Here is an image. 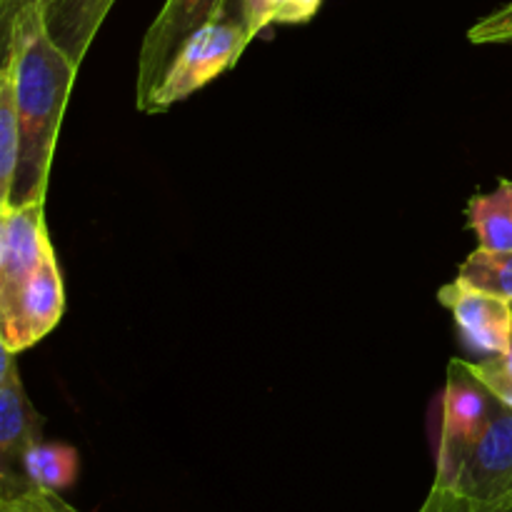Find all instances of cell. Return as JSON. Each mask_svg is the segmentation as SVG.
I'll use <instances>...</instances> for the list:
<instances>
[{"label":"cell","instance_id":"cell-1","mask_svg":"<svg viewBox=\"0 0 512 512\" xmlns=\"http://www.w3.org/2000/svg\"><path fill=\"white\" fill-rule=\"evenodd\" d=\"M0 53V63L13 68L20 120V160L10 205H25L45 200L55 143L80 65L50 38L40 5L15 20Z\"/></svg>","mask_w":512,"mask_h":512},{"label":"cell","instance_id":"cell-14","mask_svg":"<svg viewBox=\"0 0 512 512\" xmlns=\"http://www.w3.org/2000/svg\"><path fill=\"white\" fill-rule=\"evenodd\" d=\"M323 0H235L228 13L248 25L250 35L263 33L270 25H300L313 20Z\"/></svg>","mask_w":512,"mask_h":512},{"label":"cell","instance_id":"cell-18","mask_svg":"<svg viewBox=\"0 0 512 512\" xmlns=\"http://www.w3.org/2000/svg\"><path fill=\"white\" fill-rule=\"evenodd\" d=\"M470 368L503 403H508L512 408V373L505 368L503 360L488 358L483 363H470Z\"/></svg>","mask_w":512,"mask_h":512},{"label":"cell","instance_id":"cell-19","mask_svg":"<svg viewBox=\"0 0 512 512\" xmlns=\"http://www.w3.org/2000/svg\"><path fill=\"white\" fill-rule=\"evenodd\" d=\"M45 0H0V43L10 35L15 20L23 13H28L30 8H38Z\"/></svg>","mask_w":512,"mask_h":512},{"label":"cell","instance_id":"cell-2","mask_svg":"<svg viewBox=\"0 0 512 512\" xmlns=\"http://www.w3.org/2000/svg\"><path fill=\"white\" fill-rule=\"evenodd\" d=\"M438 488L460 500L465 512H512V408L495 395L478 438L455 465L435 475Z\"/></svg>","mask_w":512,"mask_h":512},{"label":"cell","instance_id":"cell-5","mask_svg":"<svg viewBox=\"0 0 512 512\" xmlns=\"http://www.w3.org/2000/svg\"><path fill=\"white\" fill-rule=\"evenodd\" d=\"M43 440V415L33 408L15 353L0 350V498L30 488L23 458Z\"/></svg>","mask_w":512,"mask_h":512},{"label":"cell","instance_id":"cell-3","mask_svg":"<svg viewBox=\"0 0 512 512\" xmlns=\"http://www.w3.org/2000/svg\"><path fill=\"white\" fill-rule=\"evenodd\" d=\"M250 40H253V35H250L248 25L238 15L230 13L220 15L218 20L200 28L198 33L185 40L180 53L170 63L168 73L163 75L160 85L140 113H165L170 105L190 98L195 90L205 88L210 80L233 70Z\"/></svg>","mask_w":512,"mask_h":512},{"label":"cell","instance_id":"cell-17","mask_svg":"<svg viewBox=\"0 0 512 512\" xmlns=\"http://www.w3.org/2000/svg\"><path fill=\"white\" fill-rule=\"evenodd\" d=\"M470 43L475 45H508L512 43V3L503 5L495 13L485 15L483 20L470 28Z\"/></svg>","mask_w":512,"mask_h":512},{"label":"cell","instance_id":"cell-20","mask_svg":"<svg viewBox=\"0 0 512 512\" xmlns=\"http://www.w3.org/2000/svg\"><path fill=\"white\" fill-rule=\"evenodd\" d=\"M418 512H465V508L460 505V500L455 498L453 493H448L445 488L433 485L428 493V498H425V503L420 505Z\"/></svg>","mask_w":512,"mask_h":512},{"label":"cell","instance_id":"cell-11","mask_svg":"<svg viewBox=\"0 0 512 512\" xmlns=\"http://www.w3.org/2000/svg\"><path fill=\"white\" fill-rule=\"evenodd\" d=\"M478 248L512 250V180L500 178L493 193H475L465 205Z\"/></svg>","mask_w":512,"mask_h":512},{"label":"cell","instance_id":"cell-12","mask_svg":"<svg viewBox=\"0 0 512 512\" xmlns=\"http://www.w3.org/2000/svg\"><path fill=\"white\" fill-rule=\"evenodd\" d=\"M20 160V120L15 103L13 68L0 63V208L13 198L15 173Z\"/></svg>","mask_w":512,"mask_h":512},{"label":"cell","instance_id":"cell-4","mask_svg":"<svg viewBox=\"0 0 512 512\" xmlns=\"http://www.w3.org/2000/svg\"><path fill=\"white\" fill-rule=\"evenodd\" d=\"M230 5L233 0H165L140 43L138 78H135L138 110H143L150 95L155 93L185 40L228 13Z\"/></svg>","mask_w":512,"mask_h":512},{"label":"cell","instance_id":"cell-16","mask_svg":"<svg viewBox=\"0 0 512 512\" xmlns=\"http://www.w3.org/2000/svg\"><path fill=\"white\" fill-rule=\"evenodd\" d=\"M0 512H83L75 505H70L55 490L38 488V485H30V488L18 490L13 495H3L0 498Z\"/></svg>","mask_w":512,"mask_h":512},{"label":"cell","instance_id":"cell-13","mask_svg":"<svg viewBox=\"0 0 512 512\" xmlns=\"http://www.w3.org/2000/svg\"><path fill=\"white\" fill-rule=\"evenodd\" d=\"M78 468V453H75V448L63 443H43L40 440L23 458L25 478L38 485V488L55 490V493H63L65 488L75 483Z\"/></svg>","mask_w":512,"mask_h":512},{"label":"cell","instance_id":"cell-7","mask_svg":"<svg viewBox=\"0 0 512 512\" xmlns=\"http://www.w3.org/2000/svg\"><path fill=\"white\" fill-rule=\"evenodd\" d=\"M495 393L473 373L468 360H450L448 385L443 395V425H440L438 470L445 473L465 453L470 443L485 428L493 410Z\"/></svg>","mask_w":512,"mask_h":512},{"label":"cell","instance_id":"cell-15","mask_svg":"<svg viewBox=\"0 0 512 512\" xmlns=\"http://www.w3.org/2000/svg\"><path fill=\"white\" fill-rule=\"evenodd\" d=\"M458 280L512 300V250H473L460 263Z\"/></svg>","mask_w":512,"mask_h":512},{"label":"cell","instance_id":"cell-8","mask_svg":"<svg viewBox=\"0 0 512 512\" xmlns=\"http://www.w3.org/2000/svg\"><path fill=\"white\" fill-rule=\"evenodd\" d=\"M65 313V288L58 258L50 245L13 313L0 318V345L10 353H23L50 335Z\"/></svg>","mask_w":512,"mask_h":512},{"label":"cell","instance_id":"cell-10","mask_svg":"<svg viewBox=\"0 0 512 512\" xmlns=\"http://www.w3.org/2000/svg\"><path fill=\"white\" fill-rule=\"evenodd\" d=\"M113 5L115 0H45L40 13L50 38L80 65Z\"/></svg>","mask_w":512,"mask_h":512},{"label":"cell","instance_id":"cell-6","mask_svg":"<svg viewBox=\"0 0 512 512\" xmlns=\"http://www.w3.org/2000/svg\"><path fill=\"white\" fill-rule=\"evenodd\" d=\"M45 200L0 208V318L13 313L50 248Z\"/></svg>","mask_w":512,"mask_h":512},{"label":"cell","instance_id":"cell-9","mask_svg":"<svg viewBox=\"0 0 512 512\" xmlns=\"http://www.w3.org/2000/svg\"><path fill=\"white\" fill-rule=\"evenodd\" d=\"M438 303L453 313L465 343L488 358L512 350V300L473 288L455 278L438 290Z\"/></svg>","mask_w":512,"mask_h":512}]
</instances>
